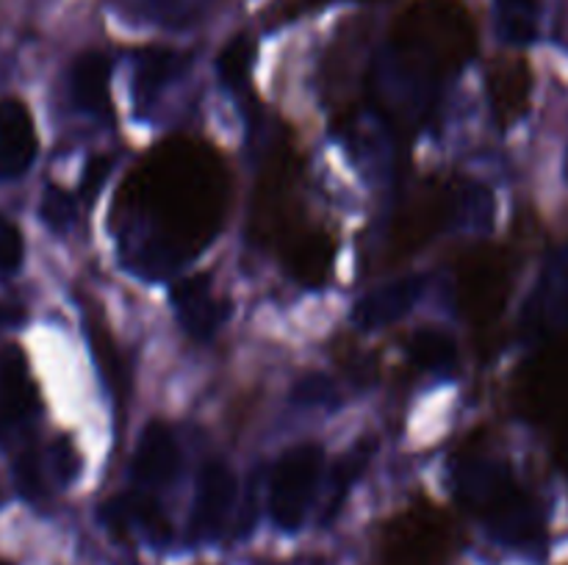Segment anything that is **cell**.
Returning a JSON list of instances; mask_svg holds the SVG:
<instances>
[{"label":"cell","mask_w":568,"mask_h":565,"mask_svg":"<svg viewBox=\"0 0 568 565\" xmlns=\"http://www.w3.org/2000/svg\"><path fill=\"white\" fill-rule=\"evenodd\" d=\"M39 214H42L44 225H48L50 230L67 233L72 225H75L78 205L67 192H61V188L55 186H48L42 203H39Z\"/></svg>","instance_id":"16"},{"label":"cell","mask_w":568,"mask_h":565,"mask_svg":"<svg viewBox=\"0 0 568 565\" xmlns=\"http://www.w3.org/2000/svg\"><path fill=\"white\" fill-rule=\"evenodd\" d=\"M255 48L247 37H236L220 55V75L222 81L239 86V83L247 81V72L253 66Z\"/></svg>","instance_id":"17"},{"label":"cell","mask_w":568,"mask_h":565,"mask_svg":"<svg viewBox=\"0 0 568 565\" xmlns=\"http://www.w3.org/2000/svg\"><path fill=\"white\" fill-rule=\"evenodd\" d=\"M0 565H11V563H6V559H0Z\"/></svg>","instance_id":"22"},{"label":"cell","mask_w":568,"mask_h":565,"mask_svg":"<svg viewBox=\"0 0 568 565\" xmlns=\"http://www.w3.org/2000/svg\"><path fill=\"white\" fill-rule=\"evenodd\" d=\"M425 277L410 275L403 280H394L388 286L375 288L366 297L358 299L353 310V321L358 330H383L392 321H399L405 314L414 310V305L419 302L422 294H425Z\"/></svg>","instance_id":"8"},{"label":"cell","mask_w":568,"mask_h":565,"mask_svg":"<svg viewBox=\"0 0 568 565\" xmlns=\"http://www.w3.org/2000/svg\"><path fill=\"white\" fill-rule=\"evenodd\" d=\"M22 255H26L22 233L0 216V275H11L20 269Z\"/></svg>","instance_id":"19"},{"label":"cell","mask_w":568,"mask_h":565,"mask_svg":"<svg viewBox=\"0 0 568 565\" xmlns=\"http://www.w3.org/2000/svg\"><path fill=\"white\" fill-rule=\"evenodd\" d=\"M322 460L325 454L320 446L300 443L275 463L270 480V515L277 530L294 532L303 526L320 485Z\"/></svg>","instance_id":"2"},{"label":"cell","mask_w":568,"mask_h":565,"mask_svg":"<svg viewBox=\"0 0 568 565\" xmlns=\"http://www.w3.org/2000/svg\"><path fill=\"white\" fill-rule=\"evenodd\" d=\"M294 397L308 404H327V399H333V386L325 377H308V380L300 382Z\"/></svg>","instance_id":"21"},{"label":"cell","mask_w":568,"mask_h":565,"mask_svg":"<svg viewBox=\"0 0 568 565\" xmlns=\"http://www.w3.org/2000/svg\"><path fill=\"white\" fill-rule=\"evenodd\" d=\"M186 66V55L178 53V50L166 48H150L139 55L136 64V94L142 103H150L161 89L170 81H175L181 75V70Z\"/></svg>","instance_id":"14"},{"label":"cell","mask_w":568,"mask_h":565,"mask_svg":"<svg viewBox=\"0 0 568 565\" xmlns=\"http://www.w3.org/2000/svg\"><path fill=\"white\" fill-rule=\"evenodd\" d=\"M0 319H3V314H0Z\"/></svg>","instance_id":"23"},{"label":"cell","mask_w":568,"mask_h":565,"mask_svg":"<svg viewBox=\"0 0 568 565\" xmlns=\"http://www.w3.org/2000/svg\"><path fill=\"white\" fill-rule=\"evenodd\" d=\"M494 22L503 42L530 44L541 28V0H494Z\"/></svg>","instance_id":"12"},{"label":"cell","mask_w":568,"mask_h":565,"mask_svg":"<svg viewBox=\"0 0 568 565\" xmlns=\"http://www.w3.org/2000/svg\"><path fill=\"white\" fill-rule=\"evenodd\" d=\"M521 325L532 338H544L568 325V244L552 249L544 260Z\"/></svg>","instance_id":"3"},{"label":"cell","mask_w":568,"mask_h":565,"mask_svg":"<svg viewBox=\"0 0 568 565\" xmlns=\"http://www.w3.org/2000/svg\"><path fill=\"white\" fill-rule=\"evenodd\" d=\"M39 397L20 347L0 352V435L20 430L37 413Z\"/></svg>","instance_id":"5"},{"label":"cell","mask_w":568,"mask_h":565,"mask_svg":"<svg viewBox=\"0 0 568 565\" xmlns=\"http://www.w3.org/2000/svg\"><path fill=\"white\" fill-rule=\"evenodd\" d=\"M109 170H111V158H105V155L89 161L87 172H83V181H81V192L87 194L89 199L98 197L100 186H103L105 177H109Z\"/></svg>","instance_id":"20"},{"label":"cell","mask_w":568,"mask_h":565,"mask_svg":"<svg viewBox=\"0 0 568 565\" xmlns=\"http://www.w3.org/2000/svg\"><path fill=\"white\" fill-rule=\"evenodd\" d=\"M181 474V446L164 421H153L142 430V438L133 452V480L142 491L170 485Z\"/></svg>","instance_id":"7"},{"label":"cell","mask_w":568,"mask_h":565,"mask_svg":"<svg viewBox=\"0 0 568 565\" xmlns=\"http://www.w3.org/2000/svg\"><path fill=\"white\" fill-rule=\"evenodd\" d=\"M172 302H175L178 319L186 327V332L197 341H209L227 316V305L211 288L209 277L197 275L181 280L172 288Z\"/></svg>","instance_id":"9"},{"label":"cell","mask_w":568,"mask_h":565,"mask_svg":"<svg viewBox=\"0 0 568 565\" xmlns=\"http://www.w3.org/2000/svg\"><path fill=\"white\" fill-rule=\"evenodd\" d=\"M460 496L486 521L491 535L508 546H536L544 537V521L536 502L499 465H471L460 471Z\"/></svg>","instance_id":"1"},{"label":"cell","mask_w":568,"mask_h":565,"mask_svg":"<svg viewBox=\"0 0 568 565\" xmlns=\"http://www.w3.org/2000/svg\"><path fill=\"white\" fill-rule=\"evenodd\" d=\"M39 138L31 111L22 100H0V181H14L31 170Z\"/></svg>","instance_id":"6"},{"label":"cell","mask_w":568,"mask_h":565,"mask_svg":"<svg viewBox=\"0 0 568 565\" xmlns=\"http://www.w3.org/2000/svg\"><path fill=\"white\" fill-rule=\"evenodd\" d=\"M70 92L81 111L94 116L111 114V59L100 50H87L70 70Z\"/></svg>","instance_id":"11"},{"label":"cell","mask_w":568,"mask_h":565,"mask_svg":"<svg viewBox=\"0 0 568 565\" xmlns=\"http://www.w3.org/2000/svg\"><path fill=\"white\" fill-rule=\"evenodd\" d=\"M100 515H103L105 526H111L114 532H125V535L139 532V535L153 543L170 541L172 535L170 521H166L159 502L150 496V491H131L114 496L111 502L103 504Z\"/></svg>","instance_id":"10"},{"label":"cell","mask_w":568,"mask_h":565,"mask_svg":"<svg viewBox=\"0 0 568 565\" xmlns=\"http://www.w3.org/2000/svg\"><path fill=\"white\" fill-rule=\"evenodd\" d=\"M236 476L220 460L203 465L197 476V493L192 507V537L197 541H216L225 530L227 518L236 504Z\"/></svg>","instance_id":"4"},{"label":"cell","mask_w":568,"mask_h":565,"mask_svg":"<svg viewBox=\"0 0 568 565\" xmlns=\"http://www.w3.org/2000/svg\"><path fill=\"white\" fill-rule=\"evenodd\" d=\"M128 14L161 28H189L205 14L211 0H120Z\"/></svg>","instance_id":"13"},{"label":"cell","mask_w":568,"mask_h":565,"mask_svg":"<svg viewBox=\"0 0 568 565\" xmlns=\"http://www.w3.org/2000/svg\"><path fill=\"white\" fill-rule=\"evenodd\" d=\"M408 355L419 369L425 371H449L458 363V343L449 332L436 330V327H425L410 336Z\"/></svg>","instance_id":"15"},{"label":"cell","mask_w":568,"mask_h":565,"mask_svg":"<svg viewBox=\"0 0 568 565\" xmlns=\"http://www.w3.org/2000/svg\"><path fill=\"white\" fill-rule=\"evenodd\" d=\"M372 458V443H358V446L353 449V454H347V458L338 463L336 474H333V482H336V491H333V499H331V510H336L338 504H342V499L347 496V491L353 487V482L358 480V474L364 471L366 460Z\"/></svg>","instance_id":"18"}]
</instances>
